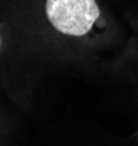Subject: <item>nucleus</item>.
<instances>
[{"mask_svg": "<svg viewBox=\"0 0 138 146\" xmlns=\"http://www.w3.org/2000/svg\"><path fill=\"white\" fill-rule=\"evenodd\" d=\"M0 48H2V36H0Z\"/></svg>", "mask_w": 138, "mask_h": 146, "instance_id": "nucleus-2", "label": "nucleus"}, {"mask_svg": "<svg viewBox=\"0 0 138 146\" xmlns=\"http://www.w3.org/2000/svg\"><path fill=\"white\" fill-rule=\"evenodd\" d=\"M44 12L53 31L68 40H87L105 25L97 0H45Z\"/></svg>", "mask_w": 138, "mask_h": 146, "instance_id": "nucleus-1", "label": "nucleus"}]
</instances>
